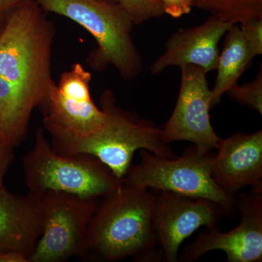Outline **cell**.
Wrapping results in <instances>:
<instances>
[{
  "label": "cell",
  "mask_w": 262,
  "mask_h": 262,
  "mask_svg": "<svg viewBox=\"0 0 262 262\" xmlns=\"http://www.w3.org/2000/svg\"><path fill=\"white\" fill-rule=\"evenodd\" d=\"M194 7L229 23L262 18V0H194Z\"/></svg>",
  "instance_id": "obj_16"
},
{
  "label": "cell",
  "mask_w": 262,
  "mask_h": 262,
  "mask_svg": "<svg viewBox=\"0 0 262 262\" xmlns=\"http://www.w3.org/2000/svg\"><path fill=\"white\" fill-rule=\"evenodd\" d=\"M250 54L253 58L262 54V18L250 19L237 24Z\"/></svg>",
  "instance_id": "obj_19"
},
{
  "label": "cell",
  "mask_w": 262,
  "mask_h": 262,
  "mask_svg": "<svg viewBox=\"0 0 262 262\" xmlns=\"http://www.w3.org/2000/svg\"><path fill=\"white\" fill-rule=\"evenodd\" d=\"M7 15H8V12L5 13H0V35H1L3 29L5 28V24H6Z\"/></svg>",
  "instance_id": "obj_24"
},
{
  "label": "cell",
  "mask_w": 262,
  "mask_h": 262,
  "mask_svg": "<svg viewBox=\"0 0 262 262\" xmlns=\"http://www.w3.org/2000/svg\"><path fill=\"white\" fill-rule=\"evenodd\" d=\"M14 149L0 135V187L4 186L5 175L14 159Z\"/></svg>",
  "instance_id": "obj_21"
},
{
  "label": "cell",
  "mask_w": 262,
  "mask_h": 262,
  "mask_svg": "<svg viewBox=\"0 0 262 262\" xmlns=\"http://www.w3.org/2000/svg\"><path fill=\"white\" fill-rule=\"evenodd\" d=\"M99 102L100 108L106 114V120L102 126L91 134L76 135L49 122H43L51 136L52 147L57 153L96 157L120 181L128 172L137 150H147L169 159L178 157L163 140L162 129L151 120L118 106L112 90L103 91Z\"/></svg>",
  "instance_id": "obj_2"
},
{
  "label": "cell",
  "mask_w": 262,
  "mask_h": 262,
  "mask_svg": "<svg viewBox=\"0 0 262 262\" xmlns=\"http://www.w3.org/2000/svg\"><path fill=\"white\" fill-rule=\"evenodd\" d=\"M91 72L80 63L63 72L41 107L43 122L76 135H86L102 126L106 114L91 98Z\"/></svg>",
  "instance_id": "obj_11"
},
{
  "label": "cell",
  "mask_w": 262,
  "mask_h": 262,
  "mask_svg": "<svg viewBox=\"0 0 262 262\" xmlns=\"http://www.w3.org/2000/svg\"><path fill=\"white\" fill-rule=\"evenodd\" d=\"M232 23L211 15L204 23L189 29H180L165 43L163 53L150 67L152 75H158L170 67L195 65L207 73L215 70L219 44Z\"/></svg>",
  "instance_id": "obj_12"
},
{
  "label": "cell",
  "mask_w": 262,
  "mask_h": 262,
  "mask_svg": "<svg viewBox=\"0 0 262 262\" xmlns=\"http://www.w3.org/2000/svg\"><path fill=\"white\" fill-rule=\"evenodd\" d=\"M231 99L239 104L247 106L262 115V70L261 67L254 80L239 85L236 84L226 93Z\"/></svg>",
  "instance_id": "obj_17"
},
{
  "label": "cell",
  "mask_w": 262,
  "mask_h": 262,
  "mask_svg": "<svg viewBox=\"0 0 262 262\" xmlns=\"http://www.w3.org/2000/svg\"><path fill=\"white\" fill-rule=\"evenodd\" d=\"M156 194L120 184L98 203L88 227L86 253L105 261L133 256L136 261L163 259L153 225Z\"/></svg>",
  "instance_id": "obj_3"
},
{
  "label": "cell",
  "mask_w": 262,
  "mask_h": 262,
  "mask_svg": "<svg viewBox=\"0 0 262 262\" xmlns=\"http://www.w3.org/2000/svg\"><path fill=\"white\" fill-rule=\"evenodd\" d=\"M225 214L222 206L211 200L159 191L155 199L153 225L164 261H178L182 243L200 227L207 230L218 228Z\"/></svg>",
  "instance_id": "obj_10"
},
{
  "label": "cell",
  "mask_w": 262,
  "mask_h": 262,
  "mask_svg": "<svg viewBox=\"0 0 262 262\" xmlns=\"http://www.w3.org/2000/svg\"><path fill=\"white\" fill-rule=\"evenodd\" d=\"M223 50L219 56L217 75L211 89V106L220 103L223 95L238 83L253 58L250 54L238 24L231 26L225 35Z\"/></svg>",
  "instance_id": "obj_15"
},
{
  "label": "cell",
  "mask_w": 262,
  "mask_h": 262,
  "mask_svg": "<svg viewBox=\"0 0 262 262\" xmlns=\"http://www.w3.org/2000/svg\"><path fill=\"white\" fill-rule=\"evenodd\" d=\"M140 154L141 163L131 165L120 181L123 185L206 198L222 206L227 214L235 211V196L222 190L212 177L215 153L203 152L192 144L173 159L145 149H141Z\"/></svg>",
  "instance_id": "obj_6"
},
{
  "label": "cell",
  "mask_w": 262,
  "mask_h": 262,
  "mask_svg": "<svg viewBox=\"0 0 262 262\" xmlns=\"http://www.w3.org/2000/svg\"><path fill=\"white\" fill-rule=\"evenodd\" d=\"M130 17L134 25H140L164 13L161 3L155 0H115Z\"/></svg>",
  "instance_id": "obj_18"
},
{
  "label": "cell",
  "mask_w": 262,
  "mask_h": 262,
  "mask_svg": "<svg viewBox=\"0 0 262 262\" xmlns=\"http://www.w3.org/2000/svg\"><path fill=\"white\" fill-rule=\"evenodd\" d=\"M42 226L40 194L18 195L0 187V253L18 251L30 256Z\"/></svg>",
  "instance_id": "obj_14"
},
{
  "label": "cell",
  "mask_w": 262,
  "mask_h": 262,
  "mask_svg": "<svg viewBox=\"0 0 262 262\" xmlns=\"http://www.w3.org/2000/svg\"><path fill=\"white\" fill-rule=\"evenodd\" d=\"M155 1L159 2V3H160V0H155Z\"/></svg>",
  "instance_id": "obj_26"
},
{
  "label": "cell",
  "mask_w": 262,
  "mask_h": 262,
  "mask_svg": "<svg viewBox=\"0 0 262 262\" xmlns=\"http://www.w3.org/2000/svg\"><path fill=\"white\" fill-rule=\"evenodd\" d=\"M46 13L70 18L94 37L86 61L98 72L113 66L125 81L142 73L143 58L132 37L134 24L121 7L106 0H36Z\"/></svg>",
  "instance_id": "obj_4"
},
{
  "label": "cell",
  "mask_w": 262,
  "mask_h": 262,
  "mask_svg": "<svg viewBox=\"0 0 262 262\" xmlns=\"http://www.w3.org/2000/svg\"><path fill=\"white\" fill-rule=\"evenodd\" d=\"M164 13L174 18L191 13L194 7V0H160Z\"/></svg>",
  "instance_id": "obj_20"
},
{
  "label": "cell",
  "mask_w": 262,
  "mask_h": 262,
  "mask_svg": "<svg viewBox=\"0 0 262 262\" xmlns=\"http://www.w3.org/2000/svg\"><path fill=\"white\" fill-rule=\"evenodd\" d=\"M41 194L42 232L29 262H63L84 258L88 227L98 199L48 190Z\"/></svg>",
  "instance_id": "obj_7"
},
{
  "label": "cell",
  "mask_w": 262,
  "mask_h": 262,
  "mask_svg": "<svg viewBox=\"0 0 262 262\" xmlns=\"http://www.w3.org/2000/svg\"><path fill=\"white\" fill-rule=\"evenodd\" d=\"M24 0H0V13H5Z\"/></svg>",
  "instance_id": "obj_23"
},
{
  "label": "cell",
  "mask_w": 262,
  "mask_h": 262,
  "mask_svg": "<svg viewBox=\"0 0 262 262\" xmlns=\"http://www.w3.org/2000/svg\"><path fill=\"white\" fill-rule=\"evenodd\" d=\"M181 84L173 113L162 127L167 143L188 141L203 152L216 149L221 140L210 120L211 89L207 72L195 65L180 67Z\"/></svg>",
  "instance_id": "obj_8"
},
{
  "label": "cell",
  "mask_w": 262,
  "mask_h": 262,
  "mask_svg": "<svg viewBox=\"0 0 262 262\" xmlns=\"http://www.w3.org/2000/svg\"><path fill=\"white\" fill-rule=\"evenodd\" d=\"M106 1L114 2V3H116V1H115V0H106Z\"/></svg>",
  "instance_id": "obj_25"
},
{
  "label": "cell",
  "mask_w": 262,
  "mask_h": 262,
  "mask_svg": "<svg viewBox=\"0 0 262 262\" xmlns=\"http://www.w3.org/2000/svg\"><path fill=\"white\" fill-rule=\"evenodd\" d=\"M23 170L29 191L38 194L52 190L99 199L121 184L96 157L57 153L42 129L36 131L34 146L24 156Z\"/></svg>",
  "instance_id": "obj_5"
},
{
  "label": "cell",
  "mask_w": 262,
  "mask_h": 262,
  "mask_svg": "<svg viewBox=\"0 0 262 262\" xmlns=\"http://www.w3.org/2000/svg\"><path fill=\"white\" fill-rule=\"evenodd\" d=\"M0 262H29V256L20 251H4L0 253Z\"/></svg>",
  "instance_id": "obj_22"
},
{
  "label": "cell",
  "mask_w": 262,
  "mask_h": 262,
  "mask_svg": "<svg viewBox=\"0 0 262 262\" xmlns=\"http://www.w3.org/2000/svg\"><path fill=\"white\" fill-rule=\"evenodd\" d=\"M212 168L213 180L225 192L235 196L246 186L262 185V130L237 131L222 139Z\"/></svg>",
  "instance_id": "obj_13"
},
{
  "label": "cell",
  "mask_w": 262,
  "mask_h": 262,
  "mask_svg": "<svg viewBox=\"0 0 262 262\" xmlns=\"http://www.w3.org/2000/svg\"><path fill=\"white\" fill-rule=\"evenodd\" d=\"M235 208L241 213L239 225L227 232L218 228L203 230L184 248L179 261L192 262L205 253L221 250L229 262L262 261V185L249 193L235 196Z\"/></svg>",
  "instance_id": "obj_9"
},
{
  "label": "cell",
  "mask_w": 262,
  "mask_h": 262,
  "mask_svg": "<svg viewBox=\"0 0 262 262\" xmlns=\"http://www.w3.org/2000/svg\"><path fill=\"white\" fill-rule=\"evenodd\" d=\"M55 36L54 24L36 0L8 12L0 35V114L22 135L56 84L51 72Z\"/></svg>",
  "instance_id": "obj_1"
}]
</instances>
